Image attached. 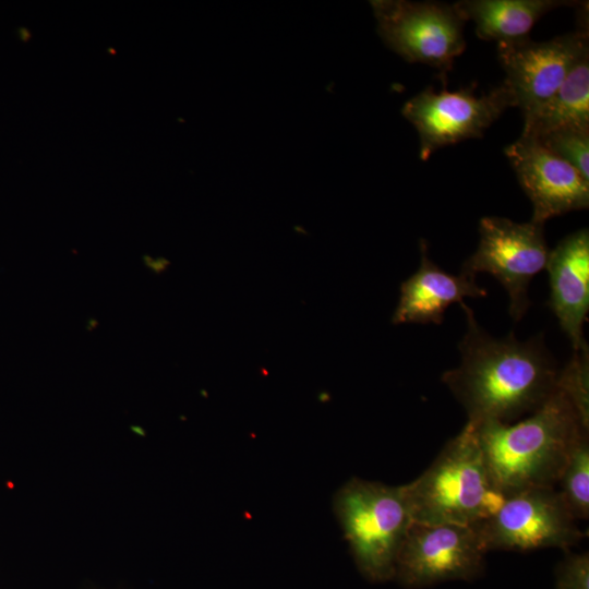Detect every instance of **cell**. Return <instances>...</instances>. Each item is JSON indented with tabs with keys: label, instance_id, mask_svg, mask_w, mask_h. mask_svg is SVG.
<instances>
[{
	"label": "cell",
	"instance_id": "1",
	"mask_svg": "<svg viewBox=\"0 0 589 589\" xmlns=\"http://www.w3.org/2000/svg\"><path fill=\"white\" fill-rule=\"evenodd\" d=\"M467 329L458 345L460 364L442 382L464 407L468 422L513 423L537 410L555 390L560 369L542 335L519 341L513 332L496 338L460 303Z\"/></svg>",
	"mask_w": 589,
	"mask_h": 589
},
{
	"label": "cell",
	"instance_id": "2",
	"mask_svg": "<svg viewBox=\"0 0 589 589\" xmlns=\"http://www.w3.org/2000/svg\"><path fill=\"white\" fill-rule=\"evenodd\" d=\"M467 423L494 485L506 496L532 488H555L574 443L589 431L557 386L521 420Z\"/></svg>",
	"mask_w": 589,
	"mask_h": 589
},
{
	"label": "cell",
	"instance_id": "3",
	"mask_svg": "<svg viewBox=\"0 0 589 589\" xmlns=\"http://www.w3.org/2000/svg\"><path fill=\"white\" fill-rule=\"evenodd\" d=\"M402 485L412 521L419 524L476 526L507 497L494 485L468 423L417 479Z\"/></svg>",
	"mask_w": 589,
	"mask_h": 589
},
{
	"label": "cell",
	"instance_id": "4",
	"mask_svg": "<svg viewBox=\"0 0 589 589\" xmlns=\"http://www.w3.org/2000/svg\"><path fill=\"white\" fill-rule=\"evenodd\" d=\"M333 510L359 572L373 582L394 579L413 522L404 485L351 478L334 494Z\"/></svg>",
	"mask_w": 589,
	"mask_h": 589
},
{
	"label": "cell",
	"instance_id": "5",
	"mask_svg": "<svg viewBox=\"0 0 589 589\" xmlns=\"http://www.w3.org/2000/svg\"><path fill=\"white\" fill-rule=\"evenodd\" d=\"M371 5L386 46L408 62L434 68L444 82L466 48V21L455 4L377 0Z\"/></svg>",
	"mask_w": 589,
	"mask_h": 589
},
{
	"label": "cell",
	"instance_id": "6",
	"mask_svg": "<svg viewBox=\"0 0 589 589\" xmlns=\"http://www.w3.org/2000/svg\"><path fill=\"white\" fill-rule=\"evenodd\" d=\"M474 527L488 552L568 551L587 537L555 488L508 495L491 517Z\"/></svg>",
	"mask_w": 589,
	"mask_h": 589
},
{
	"label": "cell",
	"instance_id": "7",
	"mask_svg": "<svg viewBox=\"0 0 589 589\" xmlns=\"http://www.w3.org/2000/svg\"><path fill=\"white\" fill-rule=\"evenodd\" d=\"M543 226L496 216L481 218L479 245L460 271L471 277L489 273L497 279L508 293V313L516 322L531 305L530 281L546 266L550 250Z\"/></svg>",
	"mask_w": 589,
	"mask_h": 589
},
{
	"label": "cell",
	"instance_id": "8",
	"mask_svg": "<svg viewBox=\"0 0 589 589\" xmlns=\"http://www.w3.org/2000/svg\"><path fill=\"white\" fill-rule=\"evenodd\" d=\"M486 552L474 526L412 522L397 556L394 579L408 589L472 581L485 568Z\"/></svg>",
	"mask_w": 589,
	"mask_h": 589
},
{
	"label": "cell",
	"instance_id": "9",
	"mask_svg": "<svg viewBox=\"0 0 589 589\" xmlns=\"http://www.w3.org/2000/svg\"><path fill=\"white\" fill-rule=\"evenodd\" d=\"M509 107L513 100L502 83L479 97L473 87L457 92L428 87L410 98L401 113L418 132L420 158L428 160L441 147L482 136Z\"/></svg>",
	"mask_w": 589,
	"mask_h": 589
},
{
	"label": "cell",
	"instance_id": "10",
	"mask_svg": "<svg viewBox=\"0 0 589 589\" xmlns=\"http://www.w3.org/2000/svg\"><path fill=\"white\" fill-rule=\"evenodd\" d=\"M589 51L588 31L579 29L546 41L530 38L497 44L505 71L502 84L513 106L530 118L557 91L580 58Z\"/></svg>",
	"mask_w": 589,
	"mask_h": 589
},
{
	"label": "cell",
	"instance_id": "11",
	"mask_svg": "<svg viewBox=\"0 0 589 589\" xmlns=\"http://www.w3.org/2000/svg\"><path fill=\"white\" fill-rule=\"evenodd\" d=\"M505 155L532 204L531 221L544 225L555 216L588 208L589 181L536 137L521 133Z\"/></svg>",
	"mask_w": 589,
	"mask_h": 589
},
{
	"label": "cell",
	"instance_id": "12",
	"mask_svg": "<svg viewBox=\"0 0 589 589\" xmlns=\"http://www.w3.org/2000/svg\"><path fill=\"white\" fill-rule=\"evenodd\" d=\"M545 268L549 273L548 306L556 316L573 350L587 345L584 325L589 310V232L577 230L550 250Z\"/></svg>",
	"mask_w": 589,
	"mask_h": 589
},
{
	"label": "cell",
	"instance_id": "13",
	"mask_svg": "<svg viewBox=\"0 0 589 589\" xmlns=\"http://www.w3.org/2000/svg\"><path fill=\"white\" fill-rule=\"evenodd\" d=\"M421 263L414 274L400 285V296L392 322L394 324H441L447 308L465 298H483L486 290L476 277L460 272L443 271L429 256L428 244L420 241Z\"/></svg>",
	"mask_w": 589,
	"mask_h": 589
},
{
	"label": "cell",
	"instance_id": "14",
	"mask_svg": "<svg viewBox=\"0 0 589 589\" xmlns=\"http://www.w3.org/2000/svg\"><path fill=\"white\" fill-rule=\"evenodd\" d=\"M577 2L563 0H464L455 4L465 21L471 20L476 34L497 44L529 38V33L548 12Z\"/></svg>",
	"mask_w": 589,
	"mask_h": 589
},
{
	"label": "cell",
	"instance_id": "15",
	"mask_svg": "<svg viewBox=\"0 0 589 589\" xmlns=\"http://www.w3.org/2000/svg\"><path fill=\"white\" fill-rule=\"evenodd\" d=\"M563 128L589 130V51L549 100L524 120L521 133L537 137Z\"/></svg>",
	"mask_w": 589,
	"mask_h": 589
},
{
	"label": "cell",
	"instance_id": "16",
	"mask_svg": "<svg viewBox=\"0 0 589 589\" xmlns=\"http://www.w3.org/2000/svg\"><path fill=\"white\" fill-rule=\"evenodd\" d=\"M561 497L578 519L589 517V431L574 443L556 483Z\"/></svg>",
	"mask_w": 589,
	"mask_h": 589
},
{
	"label": "cell",
	"instance_id": "17",
	"mask_svg": "<svg viewBox=\"0 0 589 589\" xmlns=\"http://www.w3.org/2000/svg\"><path fill=\"white\" fill-rule=\"evenodd\" d=\"M556 386L567 396L581 422L589 428V348L574 351L560 369Z\"/></svg>",
	"mask_w": 589,
	"mask_h": 589
},
{
	"label": "cell",
	"instance_id": "18",
	"mask_svg": "<svg viewBox=\"0 0 589 589\" xmlns=\"http://www.w3.org/2000/svg\"><path fill=\"white\" fill-rule=\"evenodd\" d=\"M536 139L589 181V130L563 128Z\"/></svg>",
	"mask_w": 589,
	"mask_h": 589
},
{
	"label": "cell",
	"instance_id": "19",
	"mask_svg": "<svg viewBox=\"0 0 589 589\" xmlns=\"http://www.w3.org/2000/svg\"><path fill=\"white\" fill-rule=\"evenodd\" d=\"M555 567V589H589V554L565 551Z\"/></svg>",
	"mask_w": 589,
	"mask_h": 589
}]
</instances>
